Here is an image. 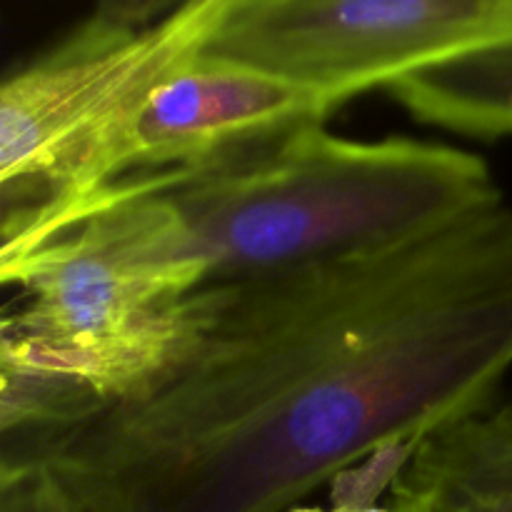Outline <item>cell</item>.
Returning a JSON list of instances; mask_svg holds the SVG:
<instances>
[{
    "label": "cell",
    "instance_id": "2",
    "mask_svg": "<svg viewBox=\"0 0 512 512\" xmlns=\"http://www.w3.org/2000/svg\"><path fill=\"white\" fill-rule=\"evenodd\" d=\"M80 200L135 258L200 290L413 238L505 198L473 150L343 138L313 123Z\"/></svg>",
    "mask_w": 512,
    "mask_h": 512
},
{
    "label": "cell",
    "instance_id": "9",
    "mask_svg": "<svg viewBox=\"0 0 512 512\" xmlns=\"http://www.w3.org/2000/svg\"><path fill=\"white\" fill-rule=\"evenodd\" d=\"M418 443H398L378 450L363 463L348 468L330 483L333 508L338 510H363L375 508L385 490H393L395 480L410 463Z\"/></svg>",
    "mask_w": 512,
    "mask_h": 512
},
{
    "label": "cell",
    "instance_id": "7",
    "mask_svg": "<svg viewBox=\"0 0 512 512\" xmlns=\"http://www.w3.org/2000/svg\"><path fill=\"white\" fill-rule=\"evenodd\" d=\"M388 95L423 125L488 143L512 138V45L408 75Z\"/></svg>",
    "mask_w": 512,
    "mask_h": 512
},
{
    "label": "cell",
    "instance_id": "4",
    "mask_svg": "<svg viewBox=\"0 0 512 512\" xmlns=\"http://www.w3.org/2000/svg\"><path fill=\"white\" fill-rule=\"evenodd\" d=\"M512 45V0H225L205 63L285 80L333 108Z\"/></svg>",
    "mask_w": 512,
    "mask_h": 512
},
{
    "label": "cell",
    "instance_id": "10",
    "mask_svg": "<svg viewBox=\"0 0 512 512\" xmlns=\"http://www.w3.org/2000/svg\"><path fill=\"white\" fill-rule=\"evenodd\" d=\"M288 512H335L333 508L330 510H323V508H310V505H295V508H290Z\"/></svg>",
    "mask_w": 512,
    "mask_h": 512
},
{
    "label": "cell",
    "instance_id": "6",
    "mask_svg": "<svg viewBox=\"0 0 512 512\" xmlns=\"http://www.w3.org/2000/svg\"><path fill=\"white\" fill-rule=\"evenodd\" d=\"M390 495L423 512H512V400L418 440Z\"/></svg>",
    "mask_w": 512,
    "mask_h": 512
},
{
    "label": "cell",
    "instance_id": "8",
    "mask_svg": "<svg viewBox=\"0 0 512 512\" xmlns=\"http://www.w3.org/2000/svg\"><path fill=\"white\" fill-rule=\"evenodd\" d=\"M0 512H83L43 460L0 463Z\"/></svg>",
    "mask_w": 512,
    "mask_h": 512
},
{
    "label": "cell",
    "instance_id": "5",
    "mask_svg": "<svg viewBox=\"0 0 512 512\" xmlns=\"http://www.w3.org/2000/svg\"><path fill=\"white\" fill-rule=\"evenodd\" d=\"M333 110L293 83L200 58L90 140L53 178L3 200V220L60 208L125 175L175 168L260 135L325 123Z\"/></svg>",
    "mask_w": 512,
    "mask_h": 512
},
{
    "label": "cell",
    "instance_id": "1",
    "mask_svg": "<svg viewBox=\"0 0 512 512\" xmlns=\"http://www.w3.org/2000/svg\"><path fill=\"white\" fill-rule=\"evenodd\" d=\"M510 373L500 200L185 295L163 370L33 460L83 512H288L378 450L493 405Z\"/></svg>",
    "mask_w": 512,
    "mask_h": 512
},
{
    "label": "cell",
    "instance_id": "3",
    "mask_svg": "<svg viewBox=\"0 0 512 512\" xmlns=\"http://www.w3.org/2000/svg\"><path fill=\"white\" fill-rule=\"evenodd\" d=\"M223 5H100L8 75L0 88L3 200L53 178L155 88L198 65Z\"/></svg>",
    "mask_w": 512,
    "mask_h": 512
},
{
    "label": "cell",
    "instance_id": "11",
    "mask_svg": "<svg viewBox=\"0 0 512 512\" xmlns=\"http://www.w3.org/2000/svg\"><path fill=\"white\" fill-rule=\"evenodd\" d=\"M390 508H393L395 512H423V510L413 508V505H400V503H393V505H390Z\"/></svg>",
    "mask_w": 512,
    "mask_h": 512
}]
</instances>
